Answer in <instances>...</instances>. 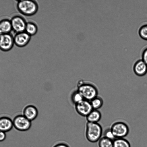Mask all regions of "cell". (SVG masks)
<instances>
[{"mask_svg": "<svg viewBox=\"0 0 147 147\" xmlns=\"http://www.w3.org/2000/svg\"><path fill=\"white\" fill-rule=\"evenodd\" d=\"M75 108L79 115L86 117L93 109L90 101L85 99L75 104Z\"/></svg>", "mask_w": 147, "mask_h": 147, "instance_id": "cell-8", "label": "cell"}, {"mask_svg": "<svg viewBox=\"0 0 147 147\" xmlns=\"http://www.w3.org/2000/svg\"><path fill=\"white\" fill-rule=\"evenodd\" d=\"M51 147H70L65 142L59 141L55 143Z\"/></svg>", "mask_w": 147, "mask_h": 147, "instance_id": "cell-22", "label": "cell"}, {"mask_svg": "<svg viewBox=\"0 0 147 147\" xmlns=\"http://www.w3.org/2000/svg\"><path fill=\"white\" fill-rule=\"evenodd\" d=\"M13 127L17 130L26 131L28 130L32 125L31 121L29 120L23 115L16 116L13 120Z\"/></svg>", "mask_w": 147, "mask_h": 147, "instance_id": "cell-5", "label": "cell"}, {"mask_svg": "<svg viewBox=\"0 0 147 147\" xmlns=\"http://www.w3.org/2000/svg\"><path fill=\"white\" fill-rule=\"evenodd\" d=\"M138 33L142 39L147 40V23L140 27L139 29Z\"/></svg>", "mask_w": 147, "mask_h": 147, "instance_id": "cell-20", "label": "cell"}, {"mask_svg": "<svg viewBox=\"0 0 147 147\" xmlns=\"http://www.w3.org/2000/svg\"><path fill=\"white\" fill-rule=\"evenodd\" d=\"M102 117V114L98 110L93 109L86 117L87 122L91 123H98Z\"/></svg>", "mask_w": 147, "mask_h": 147, "instance_id": "cell-13", "label": "cell"}, {"mask_svg": "<svg viewBox=\"0 0 147 147\" xmlns=\"http://www.w3.org/2000/svg\"><path fill=\"white\" fill-rule=\"evenodd\" d=\"M12 30L10 20L4 19L0 20V32L1 34L9 33Z\"/></svg>", "mask_w": 147, "mask_h": 147, "instance_id": "cell-14", "label": "cell"}, {"mask_svg": "<svg viewBox=\"0 0 147 147\" xmlns=\"http://www.w3.org/2000/svg\"><path fill=\"white\" fill-rule=\"evenodd\" d=\"M113 147H131V145L124 138H116L113 140Z\"/></svg>", "mask_w": 147, "mask_h": 147, "instance_id": "cell-17", "label": "cell"}, {"mask_svg": "<svg viewBox=\"0 0 147 147\" xmlns=\"http://www.w3.org/2000/svg\"><path fill=\"white\" fill-rule=\"evenodd\" d=\"M108 138L113 140L116 138L113 134L110 128L107 129L104 133V136Z\"/></svg>", "mask_w": 147, "mask_h": 147, "instance_id": "cell-21", "label": "cell"}, {"mask_svg": "<svg viewBox=\"0 0 147 147\" xmlns=\"http://www.w3.org/2000/svg\"><path fill=\"white\" fill-rule=\"evenodd\" d=\"M134 73L138 76H143L147 73V65L142 59L136 61L133 66Z\"/></svg>", "mask_w": 147, "mask_h": 147, "instance_id": "cell-10", "label": "cell"}, {"mask_svg": "<svg viewBox=\"0 0 147 147\" xmlns=\"http://www.w3.org/2000/svg\"><path fill=\"white\" fill-rule=\"evenodd\" d=\"M38 30V26L36 23L31 21L27 22L25 31L30 36L35 35Z\"/></svg>", "mask_w": 147, "mask_h": 147, "instance_id": "cell-15", "label": "cell"}, {"mask_svg": "<svg viewBox=\"0 0 147 147\" xmlns=\"http://www.w3.org/2000/svg\"><path fill=\"white\" fill-rule=\"evenodd\" d=\"M1 34V33L0 32V36L1 35V34Z\"/></svg>", "mask_w": 147, "mask_h": 147, "instance_id": "cell-25", "label": "cell"}, {"mask_svg": "<svg viewBox=\"0 0 147 147\" xmlns=\"http://www.w3.org/2000/svg\"><path fill=\"white\" fill-rule=\"evenodd\" d=\"M115 138H124L129 134V128L127 125L121 121L114 122L110 128Z\"/></svg>", "mask_w": 147, "mask_h": 147, "instance_id": "cell-4", "label": "cell"}, {"mask_svg": "<svg viewBox=\"0 0 147 147\" xmlns=\"http://www.w3.org/2000/svg\"><path fill=\"white\" fill-rule=\"evenodd\" d=\"M71 97V101L75 105L84 99L82 94L77 90L72 93Z\"/></svg>", "mask_w": 147, "mask_h": 147, "instance_id": "cell-19", "label": "cell"}, {"mask_svg": "<svg viewBox=\"0 0 147 147\" xmlns=\"http://www.w3.org/2000/svg\"><path fill=\"white\" fill-rule=\"evenodd\" d=\"M142 59L147 65V47L143 50L142 53Z\"/></svg>", "mask_w": 147, "mask_h": 147, "instance_id": "cell-23", "label": "cell"}, {"mask_svg": "<svg viewBox=\"0 0 147 147\" xmlns=\"http://www.w3.org/2000/svg\"><path fill=\"white\" fill-rule=\"evenodd\" d=\"M13 127V120L6 117H0V131L5 133L10 131Z\"/></svg>", "mask_w": 147, "mask_h": 147, "instance_id": "cell-12", "label": "cell"}, {"mask_svg": "<svg viewBox=\"0 0 147 147\" xmlns=\"http://www.w3.org/2000/svg\"><path fill=\"white\" fill-rule=\"evenodd\" d=\"M17 8L22 15L27 16L34 15L37 12L38 6L35 0H20L17 1Z\"/></svg>", "mask_w": 147, "mask_h": 147, "instance_id": "cell-3", "label": "cell"}, {"mask_svg": "<svg viewBox=\"0 0 147 147\" xmlns=\"http://www.w3.org/2000/svg\"><path fill=\"white\" fill-rule=\"evenodd\" d=\"M38 113V110L36 107L34 105H30L24 108L23 115L32 121L37 118Z\"/></svg>", "mask_w": 147, "mask_h": 147, "instance_id": "cell-11", "label": "cell"}, {"mask_svg": "<svg viewBox=\"0 0 147 147\" xmlns=\"http://www.w3.org/2000/svg\"><path fill=\"white\" fill-rule=\"evenodd\" d=\"M77 90L82 94L84 98L90 101L98 95L97 86L90 82L80 80L77 84Z\"/></svg>", "mask_w": 147, "mask_h": 147, "instance_id": "cell-1", "label": "cell"}, {"mask_svg": "<svg viewBox=\"0 0 147 147\" xmlns=\"http://www.w3.org/2000/svg\"><path fill=\"white\" fill-rule=\"evenodd\" d=\"M102 129L98 123L88 122L86 123L85 136L87 140L91 143L98 141L101 138Z\"/></svg>", "mask_w": 147, "mask_h": 147, "instance_id": "cell-2", "label": "cell"}, {"mask_svg": "<svg viewBox=\"0 0 147 147\" xmlns=\"http://www.w3.org/2000/svg\"><path fill=\"white\" fill-rule=\"evenodd\" d=\"M13 36L10 33L2 34L0 36V50L4 52L10 51L13 47Z\"/></svg>", "mask_w": 147, "mask_h": 147, "instance_id": "cell-6", "label": "cell"}, {"mask_svg": "<svg viewBox=\"0 0 147 147\" xmlns=\"http://www.w3.org/2000/svg\"><path fill=\"white\" fill-rule=\"evenodd\" d=\"M31 36L25 31L16 33L13 36L14 44L19 47H23L30 42Z\"/></svg>", "mask_w": 147, "mask_h": 147, "instance_id": "cell-9", "label": "cell"}, {"mask_svg": "<svg viewBox=\"0 0 147 147\" xmlns=\"http://www.w3.org/2000/svg\"><path fill=\"white\" fill-rule=\"evenodd\" d=\"M98 144L99 147H113V140L103 136L98 140Z\"/></svg>", "mask_w": 147, "mask_h": 147, "instance_id": "cell-18", "label": "cell"}, {"mask_svg": "<svg viewBox=\"0 0 147 147\" xmlns=\"http://www.w3.org/2000/svg\"><path fill=\"white\" fill-rule=\"evenodd\" d=\"M90 101L94 109L98 110L101 108L104 103L103 99L98 95Z\"/></svg>", "mask_w": 147, "mask_h": 147, "instance_id": "cell-16", "label": "cell"}, {"mask_svg": "<svg viewBox=\"0 0 147 147\" xmlns=\"http://www.w3.org/2000/svg\"><path fill=\"white\" fill-rule=\"evenodd\" d=\"M6 138L5 133L3 131H0V142L4 141Z\"/></svg>", "mask_w": 147, "mask_h": 147, "instance_id": "cell-24", "label": "cell"}, {"mask_svg": "<svg viewBox=\"0 0 147 147\" xmlns=\"http://www.w3.org/2000/svg\"><path fill=\"white\" fill-rule=\"evenodd\" d=\"M10 21L12 30L16 33L25 31L27 22L23 17L16 15L11 18Z\"/></svg>", "mask_w": 147, "mask_h": 147, "instance_id": "cell-7", "label": "cell"}]
</instances>
